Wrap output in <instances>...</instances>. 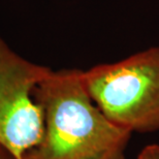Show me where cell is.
<instances>
[{
  "label": "cell",
  "mask_w": 159,
  "mask_h": 159,
  "mask_svg": "<svg viewBox=\"0 0 159 159\" xmlns=\"http://www.w3.org/2000/svg\"><path fill=\"white\" fill-rule=\"evenodd\" d=\"M92 100L130 133L159 131V47L83 70Z\"/></svg>",
  "instance_id": "obj_2"
},
{
  "label": "cell",
  "mask_w": 159,
  "mask_h": 159,
  "mask_svg": "<svg viewBox=\"0 0 159 159\" xmlns=\"http://www.w3.org/2000/svg\"><path fill=\"white\" fill-rule=\"evenodd\" d=\"M43 115L39 144L24 159H124L132 133L107 118L92 100L83 70H51L34 91Z\"/></svg>",
  "instance_id": "obj_1"
},
{
  "label": "cell",
  "mask_w": 159,
  "mask_h": 159,
  "mask_svg": "<svg viewBox=\"0 0 159 159\" xmlns=\"http://www.w3.org/2000/svg\"><path fill=\"white\" fill-rule=\"evenodd\" d=\"M138 159H159V145L152 144L146 146L139 153Z\"/></svg>",
  "instance_id": "obj_4"
},
{
  "label": "cell",
  "mask_w": 159,
  "mask_h": 159,
  "mask_svg": "<svg viewBox=\"0 0 159 159\" xmlns=\"http://www.w3.org/2000/svg\"><path fill=\"white\" fill-rule=\"evenodd\" d=\"M0 159H14V158H12L5 150H3V149L0 147Z\"/></svg>",
  "instance_id": "obj_5"
},
{
  "label": "cell",
  "mask_w": 159,
  "mask_h": 159,
  "mask_svg": "<svg viewBox=\"0 0 159 159\" xmlns=\"http://www.w3.org/2000/svg\"><path fill=\"white\" fill-rule=\"evenodd\" d=\"M52 69L16 53L0 37V147L24 159L43 139V115L34 91Z\"/></svg>",
  "instance_id": "obj_3"
}]
</instances>
